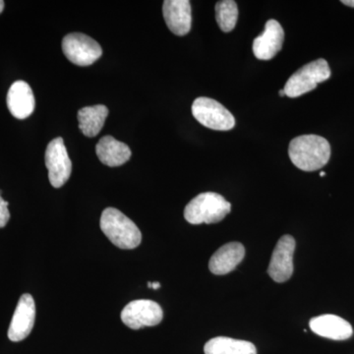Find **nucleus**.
<instances>
[{
    "mask_svg": "<svg viewBox=\"0 0 354 354\" xmlns=\"http://www.w3.org/2000/svg\"><path fill=\"white\" fill-rule=\"evenodd\" d=\"M151 288H153V290H158V288H160V283H152Z\"/></svg>",
    "mask_w": 354,
    "mask_h": 354,
    "instance_id": "4be33fe9",
    "label": "nucleus"
},
{
    "mask_svg": "<svg viewBox=\"0 0 354 354\" xmlns=\"http://www.w3.org/2000/svg\"><path fill=\"white\" fill-rule=\"evenodd\" d=\"M109 115V109L104 104L86 106L78 111L79 128L88 138L97 136L104 127Z\"/></svg>",
    "mask_w": 354,
    "mask_h": 354,
    "instance_id": "f3484780",
    "label": "nucleus"
},
{
    "mask_svg": "<svg viewBox=\"0 0 354 354\" xmlns=\"http://www.w3.org/2000/svg\"><path fill=\"white\" fill-rule=\"evenodd\" d=\"M295 239L291 235H283L274 247L268 274L276 283H285L293 274V253Z\"/></svg>",
    "mask_w": 354,
    "mask_h": 354,
    "instance_id": "1a4fd4ad",
    "label": "nucleus"
},
{
    "mask_svg": "<svg viewBox=\"0 0 354 354\" xmlns=\"http://www.w3.org/2000/svg\"><path fill=\"white\" fill-rule=\"evenodd\" d=\"M285 32L277 20L268 21L265 30L253 41V53L258 59L271 60L283 48Z\"/></svg>",
    "mask_w": 354,
    "mask_h": 354,
    "instance_id": "9b49d317",
    "label": "nucleus"
},
{
    "mask_svg": "<svg viewBox=\"0 0 354 354\" xmlns=\"http://www.w3.org/2000/svg\"><path fill=\"white\" fill-rule=\"evenodd\" d=\"M62 46L67 59L78 66H90L102 55L100 44L81 32H72L65 36Z\"/></svg>",
    "mask_w": 354,
    "mask_h": 354,
    "instance_id": "423d86ee",
    "label": "nucleus"
},
{
    "mask_svg": "<svg viewBox=\"0 0 354 354\" xmlns=\"http://www.w3.org/2000/svg\"><path fill=\"white\" fill-rule=\"evenodd\" d=\"M95 153L102 164L115 167L124 165L131 158V150L127 144L113 136H104L95 146Z\"/></svg>",
    "mask_w": 354,
    "mask_h": 354,
    "instance_id": "dca6fc26",
    "label": "nucleus"
},
{
    "mask_svg": "<svg viewBox=\"0 0 354 354\" xmlns=\"http://www.w3.org/2000/svg\"><path fill=\"white\" fill-rule=\"evenodd\" d=\"M288 156L291 162L304 171H315L328 164L330 145L318 135H302L291 140Z\"/></svg>",
    "mask_w": 354,
    "mask_h": 354,
    "instance_id": "f257e3e1",
    "label": "nucleus"
},
{
    "mask_svg": "<svg viewBox=\"0 0 354 354\" xmlns=\"http://www.w3.org/2000/svg\"><path fill=\"white\" fill-rule=\"evenodd\" d=\"M245 248L239 242H230L221 246L209 262V271L214 274L223 276L234 271L237 265L243 260Z\"/></svg>",
    "mask_w": 354,
    "mask_h": 354,
    "instance_id": "2eb2a0df",
    "label": "nucleus"
},
{
    "mask_svg": "<svg viewBox=\"0 0 354 354\" xmlns=\"http://www.w3.org/2000/svg\"><path fill=\"white\" fill-rule=\"evenodd\" d=\"M44 158L51 185L55 188L62 187L71 176L72 162L62 137L50 142Z\"/></svg>",
    "mask_w": 354,
    "mask_h": 354,
    "instance_id": "0eeeda50",
    "label": "nucleus"
},
{
    "mask_svg": "<svg viewBox=\"0 0 354 354\" xmlns=\"http://www.w3.org/2000/svg\"><path fill=\"white\" fill-rule=\"evenodd\" d=\"M232 211V205L221 195L205 192L188 203L184 218L191 225L216 223L223 221Z\"/></svg>",
    "mask_w": 354,
    "mask_h": 354,
    "instance_id": "7ed1b4c3",
    "label": "nucleus"
},
{
    "mask_svg": "<svg viewBox=\"0 0 354 354\" xmlns=\"http://www.w3.org/2000/svg\"><path fill=\"white\" fill-rule=\"evenodd\" d=\"M205 354H257V349L250 342L232 337H214L204 346Z\"/></svg>",
    "mask_w": 354,
    "mask_h": 354,
    "instance_id": "a211bd4d",
    "label": "nucleus"
},
{
    "mask_svg": "<svg viewBox=\"0 0 354 354\" xmlns=\"http://www.w3.org/2000/svg\"><path fill=\"white\" fill-rule=\"evenodd\" d=\"M326 176V172H324V171L320 172V176Z\"/></svg>",
    "mask_w": 354,
    "mask_h": 354,
    "instance_id": "393cba45",
    "label": "nucleus"
},
{
    "mask_svg": "<svg viewBox=\"0 0 354 354\" xmlns=\"http://www.w3.org/2000/svg\"><path fill=\"white\" fill-rule=\"evenodd\" d=\"M162 14L167 27L176 36H185L190 32L192 13L188 0H165Z\"/></svg>",
    "mask_w": 354,
    "mask_h": 354,
    "instance_id": "f8f14e48",
    "label": "nucleus"
},
{
    "mask_svg": "<svg viewBox=\"0 0 354 354\" xmlns=\"http://www.w3.org/2000/svg\"><path fill=\"white\" fill-rule=\"evenodd\" d=\"M162 307L152 300H134L121 312V320L132 330L157 326L162 322Z\"/></svg>",
    "mask_w": 354,
    "mask_h": 354,
    "instance_id": "6e6552de",
    "label": "nucleus"
},
{
    "mask_svg": "<svg viewBox=\"0 0 354 354\" xmlns=\"http://www.w3.org/2000/svg\"><path fill=\"white\" fill-rule=\"evenodd\" d=\"M101 230L120 249L136 248L142 241L138 227L118 209L106 208L102 212Z\"/></svg>",
    "mask_w": 354,
    "mask_h": 354,
    "instance_id": "f03ea898",
    "label": "nucleus"
},
{
    "mask_svg": "<svg viewBox=\"0 0 354 354\" xmlns=\"http://www.w3.org/2000/svg\"><path fill=\"white\" fill-rule=\"evenodd\" d=\"M192 114L198 122L216 131H228L235 125L234 116L220 102L200 97L192 104Z\"/></svg>",
    "mask_w": 354,
    "mask_h": 354,
    "instance_id": "39448f33",
    "label": "nucleus"
},
{
    "mask_svg": "<svg viewBox=\"0 0 354 354\" xmlns=\"http://www.w3.org/2000/svg\"><path fill=\"white\" fill-rule=\"evenodd\" d=\"M330 77L329 64L323 58L304 65L290 76L286 82V95L288 97H297L311 92L319 83L325 82Z\"/></svg>",
    "mask_w": 354,
    "mask_h": 354,
    "instance_id": "20e7f679",
    "label": "nucleus"
},
{
    "mask_svg": "<svg viewBox=\"0 0 354 354\" xmlns=\"http://www.w3.org/2000/svg\"><path fill=\"white\" fill-rule=\"evenodd\" d=\"M7 106L9 111L18 120H25L34 113L36 101L29 84L24 81H16L7 94Z\"/></svg>",
    "mask_w": 354,
    "mask_h": 354,
    "instance_id": "ddd939ff",
    "label": "nucleus"
},
{
    "mask_svg": "<svg viewBox=\"0 0 354 354\" xmlns=\"http://www.w3.org/2000/svg\"><path fill=\"white\" fill-rule=\"evenodd\" d=\"M342 3L348 7H353L354 8V0H342Z\"/></svg>",
    "mask_w": 354,
    "mask_h": 354,
    "instance_id": "412c9836",
    "label": "nucleus"
},
{
    "mask_svg": "<svg viewBox=\"0 0 354 354\" xmlns=\"http://www.w3.org/2000/svg\"><path fill=\"white\" fill-rule=\"evenodd\" d=\"M309 326L316 335L334 341H346L353 335V327L348 321L332 314L312 318Z\"/></svg>",
    "mask_w": 354,
    "mask_h": 354,
    "instance_id": "4468645a",
    "label": "nucleus"
},
{
    "mask_svg": "<svg viewBox=\"0 0 354 354\" xmlns=\"http://www.w3.org/2000/svg\"><path fill=\"white\" fill-rule=\"evenodd\" d=\"M36 320V304L31 295H23L9 326L8 337L12 342H21L31 334Z\"/></svg>",
    "mask_w": 354,
    "mask_h": 354,
    "instance_id": "9d476101",
    "label": "nucleus"
},
{
    "mask_svg": "<svg viewBox=\"0 0 354 354\" xmlns=\"http://www.w3.org/2000/svg\"><path fill=\"white\" fill-rule=\"evenodd\" d=\"M4 9V1H2V0H0V13L3 11Z\"/></svg>",
    "mask_w": 354,
    "mask_h": 354,
    "instance_id": "5701e85b",
    "label": "nucleus"
},
{
    "mask_svg": "<svg viewBox=\"0 0 354 354\" xmlns=\"http://www.w3.org/2000/svg\"><path fill=\"white\" fill-rule=\"evenodd\" d=\"M1 190H0V228L6 227L10 218V213L8 209V202H6L1 197Z\"/></svg>",
    "mask_w": 354,
    "mask_h": 354,
    "instance_id": "aec40b11",
    "label": "nucleus"
},
{
    "mask_svg": "<svg viewBox=\"0 0 354 354\" xmlns=\"http://www.w3.org/2000/svg\"><path fill=\"white\" fill-rule=\"evenodd\" d=\"M279 95H281V97H283V95H286L285 91H283V90L279 91Z\"/></svg>",
    "mask_w": 354,
    "mask_h": 354,
    "instance_id": "b1692460",
    "label": "nucleus"
},
{
    "mask_svg": "<svg viewBox=\"0 0 354 354\" xmlns=\"http://www.w3.org/2000/svg\"><path fill=\"white\" fill-rule=\"evenodd\" d=\"M216 19L221 31L232 32L239 19V7L234 0H221L216 4Z\"/></svg>",
    "mask_w": 354,
    "mask_h": 354,
    "instance_id": "6ab92c4d",
    "label": "nucleus"
}]
</instances>
